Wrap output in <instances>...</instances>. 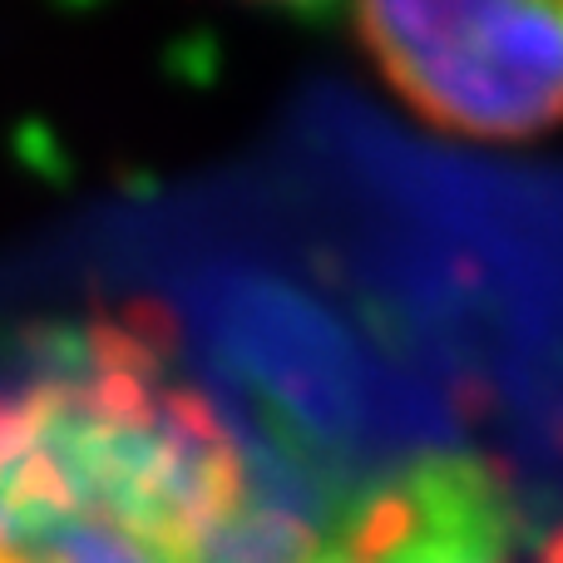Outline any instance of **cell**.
Instances as JSON below:
<instances>
[{"label": "cell", "mask_w": 563, "mask_h": 563, "mask_svg": "<svg viewBox=\"0 0 563 563\" xmlns=\"http://www.w3.org/2000/svg\"><path fill=\"white\" fill-rule=\"evenodd\" d=\"M380 85L475 144H525L563 124V0H356Z\"/></svg>", "instance_id": "7a4b0ae2"}, {"label": "cell", "mask_w": 563, "mask_h": 563, "mask_svg": "<svg viewBox=\"0 0 563 563\" xmlns=\"http://www.w3.org/2000/svg\"><path fill=\"white\" fill-rule=\"evenodd\" d=\"M273 5H311V0H273Z\"/></svg>", "instance_id": "5b68a950"}, {"label": "cell", "mask_w": 563, "mask_h": 563, "mask_svg": "<svg viewBox=\"0 0 563 563\" xmlns=\"http://www.w3.org/2000/svg\"><path fill=\"white\" fill-rule=\"evenodd\" d=\"M297 519L139 331L0 386V563H282Z\"/></svg>", "instance_id": "6da1fadb"}, {"label": "cell", "mask_w": 563, "mask_h": 563, "mask_svg": "<svg viewBox=\"0 0 563 563\" xmlns=\"http://www.w3.org/2000/svg\"><path fill=\"white\" fill-rule=\"evenodd\" d=\"M539 563H563V534L554 539V544H549V554H544V559H539Z\"/></svg>", "instance_id": "277c9868"}, {"label": "cell", "mask_w": 563, "mask_h": 563, "mask_svg": "<svg viewBox=\"0 0 563 563\" xmlns=\"http://www.w3.org/2000/svg\"><path fill=\"white\" fill-rule=\"evenodd\" d=\"M282 563H519V515L495 465L420 450L301 519Z\"/></svg>", "instance_id": "3957f363"}]
</instances>
